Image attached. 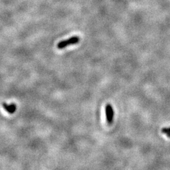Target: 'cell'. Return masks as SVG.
<instances>
[{
	"label": "cell",
	"instance_id": "obj_1",
	"mask_svg": "<svg viewBox=\"0 0 170 170\" xmlns=\"http://www.w3.org/2000/svg\"><path fill=\"white\" fill-rule=\"evenodd\" d=\"M80 38L79 37L73 36L72 37L67 38V40L62 41L59 42L57 45V47L59 49H63L65 47H67L69 45L78 44L80 42Z\"/></svg>",
	"mask_w": 170,
	"mask_h": 170
},
{
	"label": "cell",
	"instance_id": "obj_2",
	"mask_svg": "<svg viewBox=\"0 0 170 170\" xmlns=\"http://www.w3.org/2000/svg\"><path fill=\"white\" fill-rule=\"evenodd\" d=\"M105 114L108 123L110 125L112 124L114 117V112L113 107L110 104H107L105 106Z\"/></svg>",
	"mask_w": 170,
	"mask_h": 170
},
{
	"label": "cell",
	"instance_id": "obj_3",
	"mask_svg": "<svg viewBox=\"0 0 170 170\" xmlns=\"http://www.w3.org/2000/svg\"><path fill=\"white\" fill-rule=\"evenodd\" d=\"M4 109L8 112L10 114H13V113H15V112L16 111V105L15 104H11V105H8L6 103H3L2 104Z\"/></svg>",
	"mask_w": 170,
	"mask_h": 170
},
{
	"label": "cell",
	"instance_id": "obj_4",
	"mask_svg": "<svg viewBox=\"0 0 170 170\" xmlns=\"http://www.w3.org/2000/svg\"><path fill=\"white\" fill-rule=\"evenodd\" d=\"M161 132L163 134L167 136L168 137H170V127L169 128H164L162 129Z\"/></svg>",
	"mask_w": 170,
	"mask_h": 170
}]
</instances>
